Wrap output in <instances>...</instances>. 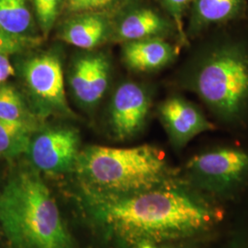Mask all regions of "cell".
Returning <instances> with one entry per match:
<instances>
[{
	"label": "cell",
	"instance_id": "obj_2",
	"mask_svg": "<svg viewBox=\"0 0 248 248\" xmlns=\"http://www.w3.org/2000/svg\"><path fill=\"white\" fill-rule=\"evenodd\" d=\"M0 230L9 248H75L53 196L32 167L15 172L0 190Z\"/></svg>",
	"mask_w": 248,
	"mask_h": 248
},
{
	"label": "cell",
	"instance_id": "obj_3",
	"mask_svg": "<svg viewBox=\"0 0 248 248\" xmlns=\"http://www.w3.org/2000/svg\"><path fill=\"white\" fill-rule=\"evenodd\" d=\"M76 172L85 197L133 195L169 183L171 169L157 147L90 145L80 151Z\"/></svg>",
	"mask_w": 248,
	"mask_h": 248
},
{
	"label": "cell",
	"instance_id": "obj_14",
	"mask_svg": "<svg viewBox=\"0 0 248 248\" xmlns=\"http://www.w3.org/2000/svg\"><path fill=\"white\" fill-rule=\"evenodd\" d=\"M0 29L34 45L41 41L36 34L31 0H0Z\"/></svg>",
	"mask_w": 248,
	"mask_h": 248
},
{
	"label": "cell",
	"instance_id": "obj_4",
	"mask_svg": "<svg viewBox=\"0 0 248 248\" xmlns=\"http://www.w3.org/2000/svg\"><path fill=\"white\" fill-rule=\"evenodd\" d=\"M190 84L216 115L239 119L248 107V53L233 45L215 48L199 63Z\"/></svg>",
	"mask_w": 248,
	"mask_h": 248
},
{
	"label": "cell",
	"instance_id": "obj_19",
	"mask_svg": "<svg viewBox=\"0 0 248 248\" xmlns=\"http://www.w3.org/2000/svg\"><path fill=\"white\" fill-rule=\"evenodd\" d=\"M166 9H168L169 14L174 19V23L177 28V33L179 35V41L182 45H185L187 42L186 33L183 29V14L186 8L193 0H161Z\"/></svg>",
	"mask_w": 248,
	"mask_h": 248
},
{
	"label": "cell",
	"instance_id": "obj_7",
	"mask_svg": "<svg viewBox=\"0 0 248 248\" xmlns=\"http://www.w3.org/2000/svg\"><path fill=\"white\" fill-rule=\"evenodd\" d=\"M186 169L191 178L205 189L225 192L240 184L248 175V154L223 147L196 155Z\"/></svg>",
	"mask_w": 248,
	"mask_h": 248
},
{
	"label": "cell",
	"instance_id": "obj_15",
	"mask_svg": "<svg viewBox=\"0 0 248 248\" xmlns=\"http://www.w3.org/2000/svg\"><path fill=\"white\" fill-rule=\"evenodd\" d=\"M241 6L242 0H193L191 30L197 32L204 27L231 19Z\"/></svg>",
	"mask_w": 248,
	"mask_h": 248
},
{
	"label": "cell",
	"instance_id": "obj_20",
	"mask_svg": "<svg viewBox=\"0 0 248 248\" xmlns=\"http://www.w3.org/2000/svg\"><path fill=\"white\" fill-rule=\"evenodd\" d=\"M120 0H68L67 9L72 13L99 11L107 9Z\"/></svg>",
	"mask_w": 248,
	"mask_h": 248
},
{
	"label": "cell",
	"instance_id": "obj_8",
	"mask_svg": "<svg viewBox=\"0 0 248 248\" xmlns=\"http://www.w3.org/2000/svg\"><path fill=\"white\" fill-rule=\"evenodd\" d=\"M111 63L106 53L87 52L76 56L68 73L72 96L84 108H93L109 86Z\"/></svg>",
	"mask_w": 248,
	"mask_h": 248
},
{
	"label": "cell",
	"instance_id": "obj_1",
	"mask_svg": "<svg viewBox=\"0 0 248 248\" xmlns=\"http://www.w3.org/2000/svg\"><path fill=\"white\" fill-rule=\"evenodd\" d=\"M96 222L130 245L190 237L218 219L202 200L169 183L133 195L85 197Z\"/></svg>",
	"mask_w": 248,
	"mask_h": 248
},
{
	"label": "cell",
	"instance_id": "obj_12",
	"mask_svg": "<svg viewBox=\"0 0 248 248\" xmlns=\"http://www.w3.org/2000/svg\"><path fill=\"white\" fill-rule=\"evenodd\" d=\"M112 25L99 11L77 13L64 22L59 36L64 43L83 50H93L111 38Z\"/></svg>",
	"mask_w": 248,
	"mask_h": 248
},
{
	"label": "cell",
	"instance_id": "obj_22",
	"mask_svg": "<svg viewBox=\"0 0 248 248\" xmlns=\"http://www.w3.org/2000/svg\"><path fill=\"white\" fill-rule=\"evenodd\" d=\"M9 54L0 53V86L15 75V68L9 60Z\"/></svg>",
	"mask_w": 248,
	"mask_h": 248
},
{
	"label": "cell",
	"instance_id": "obj_9",
	"mask_svg": "<svg viewBox=\"0 0 248 248\" xmlns=\"http://www.w3.org/2000/svg\"><path fill=\"white\" fill-rule=\"evenodd\" d=\"M151 108L149 92L142 85L126 81L116 89L108 108V124L117 139L128 140L140 133Z\"/></svg>",
	"mask_w": 248,
	"mask_h": 248
},
{
	"label": "cell",
	"instance_id": "obj_11",
	"mask_svg": "<svg viewBox=\"0 0 248 248\" xmlns=\"http://www.w3.org/2000/svg\"><path fill=\"white\" fill-rule=\"evenodd\" d=\"M172 29L168 19L149 7H137L128 10L112 26L111 38L123 44L149 38L162 37Z\"/></svg>",
	"mask_w": 248,
	"mask_h": 248
},
{
	"label": "cell",
	"instance_id": "obj_18",
	"mask_svg": "<svg viewBox=\"0 0 248 248\" xmlns=\"http://www.w3.org/2000/svg\"><path fill=\"white\" fill-rule=\"evenodd\" d=\"M62 3L63 0H32L36 21L44 37L49 35L53 30L61 12Z\"/></svg>",
	"mask_w": 248,
	"mask_h": 248
},
{
	"label": "cell",
	"instance_id": "obj_21",
	"mask_svg": "<svg viewBox=\"0 0 248 248\" xmlns=\"http://www.w3.org/2000/svg\"><path fill=\"white\" fill-rule=\"evenodd\" d=\"M34 45V44L26 40L9 35L0 29V53L9 55L19 53L26 50L27 48L33 47Z\"/></svg>",
	"mask_w": 248,
	"mask_h": 248
},
{
	"label": "cell",
	"instance_id": "obj_16",
	"mask_svg": "<svg viewBox=\"0 0 248 248\" xmlns=\"http://www.w3.org/2000/svg\"><path fill=\"white\" fill-rule=\"evenodd\" d=\"M0 119L22 123L36 128L44 125V122L36 116L18 89L8 84L0 86Z\"/></svg>",
	"mask_w": 248,
	"mask_h": 248
},
{
	"label": "cell",
	"instance_id": "obj_6",
	"mask_svg": "<svg viewBox=\"0 0 248 248\" xmlns=\"http://www.w3.org/2000/svg\"><path fill=\"white\" fill-rule=\"evenodd\" d=\"M78 129L68 125H42L32 134L26 155L31 167L47 174H64L75 170L79 156Z\"/></svg>",
	"mask_w": 248,
	"mask_h": 248
},
{
	"label": "cell",
	"instance_id": "obj_13",
	"mask_svg": "<svg viewBox=\"0 0 248 248\" xmlns=\"http://www.w3.org/2000/svg\"><path fill=\"white\" fill-rule=\"evenodd\" d=\"M177 54V48L162 37L126 43L122 52L126 66L142 73L159 70L172 62Z\"/></svg>",
	"mask_w": 248,
	"mask_h": 248
},
{
	"label": "cell",
	"instance_id": "obj_5",
	"mask_svg": "<svg viewBox=\"0 0 248 248\" xmlns=\"http://www.w3.org/2000/svg\"><path fill=\"white\" fill-rule=\"evenodd\" d=\"M20 72L30 107L42 122L52 116H75L67 102L59 53L45 51L30 56L22 62Z\"/></svg>",
	"mask_w": 248,
	"mask_h": 248
},
{
	"label": "cell",
	"instance_id": "obj_17",
	"mask_svg": "<svg viewBox=\"0 0 248 248\" xmlns=\"http://www.w3.org/2000/svg\"><path fill=\"white\" fill-rule=\"evenodd\" d=\"M39 128L0 119V156L15 158L26 154L32 134Z\"/></svg>",
	"mask_w": 248,
	"mask_h": 248
},
{
	"label": "cell",
	"instance_id": "obj_10",
	"mask_svg": "<svg viewBox=\"0 0 248 248\" xmlns=\"http://www.w3.org/2000/svg\"><path fill=\"white\" fill-rule=\"evenodd\" d=\"M158 113L170 141L177 148L184 147L197 135L215 129L195 105L179 97L162 102Z\"/></svg>",
	"mask_w": 248,
	"mask_h": 248
}]
</instances>
